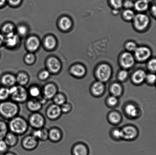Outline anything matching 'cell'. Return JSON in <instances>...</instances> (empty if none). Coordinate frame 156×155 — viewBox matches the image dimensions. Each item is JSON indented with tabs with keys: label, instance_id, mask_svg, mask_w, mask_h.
I'll return each mask as SVG.
<instances>
[{
	"label": "cell",
	"instance_id": "37",
	"mask_svg": "<svg viewBox=\"0 0 156 155\" xmlns=\"http://www.w3.org/2000/svg\"><path fill=\"white\" fill-rule=\"evenodd\" d=\"M50 73L47 70L41 71L38 75V78L41 81L44 82L48 80L50 77Z\"/></svg>",
	"mask_w": 156,
	"mask_h": 155
},
{
	"label": "cell",
	"instance_id": "16",
	"mask_svg": "<svg viewBox=\"0 0 156 155\" xmlns=\"http://www.w3.org/2000/svg\"><path fill=\"white\" fill-rule=\"evenodd\" d=\"M135 54L137 60L143 61L147 60L150 57L151 52L149 48L144 47L137 48L135 50Z\"/></svg>",
	"mask_w": 156,
	"mask_h": 155
},
{
	"label": "cell",
	"instance_id": "22",
	"mask_svg": "<svg viewBox=\"0 0 156 155\" xmlns=\"http://www.w3.org/2000/svg\"><path fill=\"white\" fill-rule=\"evenodd\" d=\"M70 72L74 76L80 77L85 75L86 70L85 68L82 65H76L72 67Z\"/></svg>",
	"mask_w": 156,
	"mask_h": 155
},
{
	"label": "cell",
	"instance_id": "7",
	"mask_svg": "<svg viewBox=\"0 0 156 155\" xmlns=\"http://www.w3.org/2000/svg\"><path fill=\"white\" fill-rule=\"evenodd\" d=\"M39 141L31 134L26 135L21 140L20 145L23 149L32 151L36 149L39 145Z\"/></svg>",
	"mask_w": 156,
	"mask_h": 155
},
{
	"label": "cell",
	"instance_id": "39",
	"mask_svg": "<svg viewBox=\"0 0 156 155\" xmlns=\"http://www.w3.org/2000/svg\"><path fill=\"white\" fill-rule=\"evenodd\" d=\"M118 102V100L117 97L113 95L108 97L107 100L108 104L111 107H114L116 106Z\"/></svg>",
	"mask_w": 156,
	"mask_h": 155
},
{
	"label": "cell",
	"instance_id": "31",
	"mask_svg": "<svg viewBox=\"0 0 156 155\" xmlns=\"http://www.w3.org/2000/svg\"><path fill=\"white\" fill-rule=\"evenodd\" d=\"M110 89L111 93L115 96L118 97L122 95V86L118 83H113L111 86Z\"/></svg>",
	"mask_w": 156,
	"mask_h": 155
},
{
	"label": "cell",
	"instance_id": "8",
	"mask_svg": "<svg viewBox=\"0 0 156 155\" xmlns=\"http://www.w3.org/2000/svg\"><path fill=\"white\" fill-rule=\"evenodd\" d=\"M63 133L62 130L57 126L52 127L48 129V140L52 143H59L63 138Z\"/></svg>",
	"mask_w": 156,
	"mask_h": 155
},
{
	"label": "cell",
	"instance_id": "32",
	"mask_svg": "<svg viewBox=\"0 0 156 155\" xmlns=\"http://www.w3.org/2000/svg\"><path fill=\"white\" fill-rule=\"evenodd\" d=\"M134 6L136 10L139 11H143L147 9L149 2L148 0H139L135 3Z\"/></svg>",
	"mask_w": 156,
	"mask_h": 155
},
{
	"label": "cell",
	"instance_id": "20",
	"mask_svg": "<svg viewBox=\"0 0 156 155\" xmlns=\"http://www.w3.org/2000/svg\"><path fill=\"white\" fill-rule=\"evenodd\" d=\"M121 62L124 67L128 68L131 67L133 65L134 59L130 53L125 52L122 56Z\"/></svg>",
	"mask_w": 156,
	"mask_h": 155
},
{
	"label": "cell",
	"instance_id": "14",
	"mask_svg": "<svg viewBox=\"0 0 156 155\" xmlns=\"http://www.w3.org/2000/svg\"><path fill=\"white\" fill-rule=\"evenodd\" d=\"M122 139L126 140H131L134 139L137 135L136 129L132 126H128L122 129Z\"/></svg>",
	"mask_w": 156,
	"mask_h": 155
},
{
	"label": "cell",
	"instance_id": "23",
	"mask_svg": "<svg viewBox=\"0 0 156 155\" xmlns=\"http://www.w3.org/2000/svg\"><path fill=\"white\" fill-rule=\"evenodd\" d=\"M105 89V86L103 83L99 81L96 82L93 85L91 90L93 95L98 96L103 93Z\"/></svg>",
	"mask_w": 156,
	"mask_h": 155
},
{
	"label": "cell",
	"instance_id": "56",
	"mask_svg": "<svg viewBox=\"0 0 156 155\" xmlns=\"http://www.w3.org/2000/svg\"><path fill=\"white\" fill-rule=\"evenodd\" d=\"M118 13V12L117 11V10H116L115 11H114V13H115V14H117Z\"/></svg>",
	"mask_w": 156,
	"mask_h": 155
},
{
	"label": "cell",
	"instance_id": "50",
	"mask_svg": "<svg viewBox=\"0 0 156 155\" xmlns=\"http://www.w3.org/2000/svg\"><path fill=\"white\" fill-rule=\"evenodd\" d=\"M37 99L39 100V102L41 103V104H42L43 106L45 105L46 104H47V103L49 101L46 99L44 98L42 95H41L40 97L37 98Z\"/></svg>",
	"mask_w": 156,
	"mask_h": 155
},
{
	"label": "cell",
	"instance_id": "3",
	"mask_svg": "<svg viewBox=\"0 0 156 155\" xmlns=\"http://www.w3.org/2000/svg\"><path fill=\"white\" fill-rule=\"evenodd\" d=\"M10 99L18 104L26 103L30 98L26 86L16 84L9 88Z\"/></svg>",
	"mask_w": 156,
	"mask_h": 155
},
{
	"label": "cell",
	"instance_id": "34",
	"mask_svg": "<svg viewBox=\"0 0 156 155\" xmlns=\"http://www.w3.org/2000/svg\"><path fill=\"white\" fill-rule=\"evenodd\" d=\"M108 120L112 123H118L121 120V116L120 113L117 112H111L108 115Z\"/></svg>",
	"mask_w": 156,
	"mask_h": 155
},
{
	"label": "cell",
	"instance_id": "1",
	"mask_svg": "<svg viewBox=\"0 0 156 155\" xmlns=\"http://www.w3.org/2000/svg\"><path fill=\"white\" fill-rule=\"evenodd\" d=\"M20 108L19 104L9 99L0 102V117L8 121L19 115Z\"/></svg>",
	"mask_w": 156,
	"mask_h": 155
},
{
	"label": "cell",
	"instance_id": "25",
	"mask_svg": "<svg viewBox=\"0 0 156 155\" xmlns=\"http://www.w3.org/2000/svg\"><path fill=\"white\" fill-rule=\"evenodd\" d=\"M51 101L55 104L61 106L67 102V97L64 93L59 91L53 97Z\"/></svg>",
	"mask_w": 156,
	"mask_h": 155
},
{
	"label": "cell",
	"instance_id": "18",
	"mask_svg": "<svg viewBox=\"0 0 156 155\" xmlns=\"http://www.w3.org/2000/svg\"><path fill=\"white\" fill-rule=\"evenodd\" d=\"M30 98L37 99L42 95V87L37 84H33L27 88Z\"/></svg>",
	"mask_w": 156,
	"mask_h": 155
},
{
	"label": "cell",
	"instance_id": "51",
	"mask_svg": "<svg viewBox=\"0 0 156 155\" xmlns=\"http://www.w3.org/2000/svg\"><path fill=\"white\" fill-rule=\"evenodd\" d=\"M133 3L131 1H126L124 3L125 7L127 8H131L133 7Z\"/></svg>",
	"mask_w": 156,
	"mask_h": 155
},
{
	"label": "cell",
	"instance_id": "58",
	"mask_svg": "<svg viewBox=\"0 0 156 155\" xmlns=\"http://www.w3.org/2000/svg\"><path fill=\"white\" fill-rule=\"evenodd\" d=\"M0 155H1V154H0Z\"/></svg>",
	"mask_w": 156,
	"mask_h": 155
},
{
	"label": "cell",
	"instance_id": "2",
	"mask_svg": "<svg viewBox=\"0 0 156 155\" xmlns=\"http://www.w3.org/2000/svg\"><path fill=\"white\" fill-rule=\"evenodd\" d=\"M7 123L9 131L18 136L25 134L30 127L27 120L19 115L12 118Z\"/></svg>",
	"mask_w": 156,
	"mask_h": 155
},
{
	"label": "cell",
	"instance_id": "45",
	"mask_svg": "<svg viewBox=\"0 0 156 155\" xmlns=\"http://www.w3.org/2000/svg\"><path fill=\"white\" fill-rule=\"evenodd\" d=\"M128 76V72L127 71L125 70H122L119 72L118 78L120 81H124L127 78Z\"/></svg>",
	"mask_w": 156,
	"mask_h": 155
},
{
	"label": "cell",
	"instance_id": "11",
	"mask_svg": "<svg viewBox=\"0 0 156 155\" xmlns=\"http://www.w3.org/2000/svg\"><path fill=\"white\" fill-rule=\"evenodd\" d=\"M30 134L39 142H46L48 140V129L45 127L40 129H33Z\"/></svg>",
	"mask_w": 156,
	"mask_h": 155
},
{
	"label": "cell",
	"instance_id": "17",
	"mask_svg": "<svg viewBox=\"0 0 156 155\" xmlns=\"http://www.w3.org/2000/svg\"><path fill=\"white\" fill-rule=\"evenodd\" d=\"M71 155H88L89 150L86 146L82 143L75 144L71 150Z\"/></svg>",
	"mask_w": 156,
	"mask_h": 155
},
{
	"label": "cell",
	"instance_id": "35",
	"mask_svg": "<svg viewBox=\"0 0 156 155\" xmlns=\"http://www.w3.org/2000/svg\"><path fill=\"white\" fill-rule=\"evenodd\" d=\"M45 46L48 49H53L56 46V41L53 36H48L46 38L45 40Z\"/></svg>",
	"mask_w": 156,
	"mask_h": 155
},
{
	"label": "cell",
	"instance_id": "26",
	"mask_svg": "<svg viewBox=\"0 0 156 155\" xmlns=\"http://www.w3.org/2000/svg\"><path fill=\"white\" fill-rule=\"evenodd\" d=\"M40 45L39 39L35 36H31L29 38L27 42V45L30 51H34L37 49Z\"/></svg>",
	"mask_w": 156,
	"mask_h": 155
},
{
	"label": "cell",
	"instance_id": "43",
	"mask_svg": "<svg viewBox=\"0 0 156 155\" xmlns=\"http://www.w3.org/2000/svg\"><path fill=\"white\" fill-rule=\"evenodd\" d=\"M111 2L113 7L116 9L121 8L123 5L122 0H111Z\"/></svg>",
	"mask_w": 156,
	"mask_h": 155
},
{
	"label": "cell",
	"instance_id": "55",
	"mask_svg": "<svg viewBox=\"0 0 156 155\" xmlns=\"http://www.w3.org/2000/svg\"><path fill=\"white\" fill-rule=\"evenodd\" d=\"M6 1V0H0V6L3 5L5 4Z\"/></svg>",
	"mask_w": 156,
	"mask_h": 155
},
{
	"label": "cell",
	"instance_id": "41",
	"mask_svg": "<svg viewBox=\"0 0 156 155\" xmlns=\"http://www.w3.org/2000/svg\"><path fill=\"white\" fill-rule=\"evenodd\" d=\"M124 16L126 19L128 20H131L133 19L135 15L134 12L133 11L128 10L125 11L123 13Z\"/></svg>",
	"mask_w": 156,
	"mask_h": 155
},
{
	"label": "cell",
	"instance_id": "49",
	"mask_svg": "<svg viewBox=\"0 0 156 155\" xmlns=\"http://www.w3.org/2000/svg\"><path fill=\"white\" fill-rule=\"evenodd\" d=\"M156 61L155 59H153L149 62V67L151 71H155L156 69Z\"/></svg>",
	"mask_w": 156,
	"mask_h": 155
},
{
	"label": "cell",
	"instance_id": "44",
	"mask_svg": "<svg viewBox=\"0 0 156 155\" xmlns=\"http://www.w3.org/2000/svg\"><path fill=\"white\" fill-rule=\"evenodd\" d=\"M25 60L26 63L29 64H31L34 62L35 57L33 54L30 53L26 55L25 58Z\"/></svg>",
	"mask_w": 156,
	"mask_h": 155
},
{
	"label": "cell",
	"instance_id": "36",
	"mask_svg": "<svg viewBox=\"0 0 156 155\" xmlns=\"http://www.w3.org/2000/svg\"><path fill=\"white\" fill-rule=\"evenodd\" d=\"M61 110H62V114H67L69 113L73 109V106L71 103L66 102L64 103L62 106H60Z\"/></svg>",
	"mask_w": 156,
	"mask_h": 155
},
{
	"label": "cell",
	"instance_id": "57",
	"mask_svg": "<svg viewBox=\"0 0 156 155\" xmlns=\"http://www.w3.org/2000/svg\"><path fill=\"white\" fill-rule=\"evenodd\" d=\"M34 153H36V152H34ZM27 154H29V153H27ZM23 155H24V154H23Z\"/></svg>",
	"mask_w": 156,
	"mask_h": 155
},
{
	"label": "cell",
	"instance_id": "53",
	"mask_svg": "<svg viewBox=\"0 0 156 155\" xmlns=\"http://www.w3.org/2000/svg\"><path fill=\"white\" fill-rule=\"evenodd\" d=\"M2 155H17V154L15 152H14L13 151L9 150V151Z\"/></svg>",
	"mask_w": 156,
	"mask_h": 155
},
{
	"label": "cell",
	"instance_id": "42",
	"mask_svg": "<svg viewBox=\"0 0 156 155\" xmlns=\"http://www.w3.org/2000/svg\"><path fill=\"white\" fill-rule=\"evenodd\" d=\"M112 136L114 138L117 139H122V133L121 130L115 129L112 132Z\"/></svg>",
	"mask_w": 156,
	"mask_h": 155
},
{
	"label": "cell",
	"instance_id": "10",
	"mask_svg": "<svg viewBox=\"0 0 156 155\" xmlns=\"http://www.w3.org/2000/svg\"><path fill=\"white\" fill-rule=\"evenodd\" d=\"M134 23L136 28L139 30H143L147 27L149 23V18L146 15L139 14L134 18Z\"/></svg>",
	"mask_w": 156,
	"mask_h": 155
},
{
	"label": "cell",
	"instance_id": "15",
	"mask_svg": "<svg viewBox=\"0 0 156 155\" xmlns=\"http://www.w3.org/2000/svg\"><path fill=\"white\" fill-rule=\"evenodd\" d=\"M48 71L53 74L58 73L61 69L60 62L57 59L51 57L48 59L47 62Z\"/></svg>",
	"mask_w": 156,
	"mask_h": 155
},
{
	"label": "cell",
	"instance_id": "6",
	"mask_svg": "<svg viewBox=\"0 0 156 155\" xmlns=\"http://www.w3.org/2000/svg\"><path fill=\"white\" fill-rule=\"evenodd\" d=\"M58 92V86L53 82L45 83L42 86V95L48 101H51Z\"/></svg>",
	"mask_w": 156,
	"mask_h": 155
},
{
	"label": "cell",
	"instance_id": "5",
	"mask_svg": "<svg viewBox=\"0 0 156 155\" xmlns=\"http://www.w3.org/2000/svg\"><path fill=\"white\" fill-rule=\"evenodd\" d=\"M47 119L51 121H56L60 119L62 115L60 106L52 103L48 105L45 110Z\"/></svg>",
	"mask_w": 156,
	"mask_h": 155
},
{
	"label": "cell",
	"instance_id": "28",
	"mask_svg": "<svg viewBox=\"0 0 156 155\" xmlns=\"http://www.w3.org/2000/svg\"><path fill=\"white\" fill-rule=\"evenodd\" d=\"M18 42V38L16 35L13 32L8 33L6 36L5 42L8 46L13 47L16 45Z\"/></svg>",
	"mask_w": 156,
	"mask_h": 155
},
{
	"label": "cell",
	"instance_id": "38",
	"mask_svg": "<svg viewBox=\"0 0 156 155\" xmlns=\"http://www.w3.org/2000/svg\"><path fill=\"white\" fill-rule=\"evenodd\" d=\"M10 148L4 139L0 140V154H4L9 151Z\"/></svg>",
	"mask_w": 156,
	"mask_h": 155
},
{
	"label": "cell",
	"instance_id": "40",
	"mask_svg": "<svg viewBox=\"0 0 156 155\" xmlns=\"http://www.w3.org/2000/svg\"><path fill=\"white\" fill-rule=\"evenodd\" d=\"M13 25L11 24L8 23L5 24L2 28V31L4 33L8 34V33L13 32Z\"/></svg>",
	"mask_w": 156,
	"mask_h": 155
},
{
	"label": "cell",
	"instance_id": "4",
	"mask_svg": "<svg viewBox=\"0 0 156 155\" xmlns=\"http://www.w3.org/2000/svg\"><path fill=\"white\" fill-rule=\"evenodd\" d=\"M27 121L29 126L33 129H40L45 127L46 122L45 116L40 112L31 113Z\"/></svg>",
	"mask_w": 156,
	"mask_h": 155
},
{
	"label": "cell",
	"instance_id": "29",
	"mask_svg": "<svg viewBox=\"0 0 156 155\" xmlns=\"http://www.w3.org/2000/svg\"><path fill=\"white\" fill-rule=\"evenodd\" d=\"M9 131L8 123L5 120L0 119V140L4 139Z\"/></svg>",
	"mask_w": 156,
	"mask_h": 155
},
{
	"label": "cell",
	"instance_id": "19",
	"mask_svg": "<svg viewBox=\"0 0 156 155\" xmlns=\"http://www.w3.org/2000/svg\"><path fill=\"white\" fill-rule=\"evenodd\" d=\"M9 148H14L17 146L19 143V136L15 133L9 131L4 139Z\"/></svg>",
	"mask_w": 156,
	"mask_h": 155
},
{
	"label": "cell",
	"instance_id": "27",
	"mask_svg": "<svg viewBox=\"0 0 156 155\" xmlns=\"http://www.w3.org/2000/svg\"><path fill=\"white\" fill-rule=\"evenodd\" d=\"M125 110L126 114L130 117L135 118L138 115V108L133 104H127Z\"/></svg>",
	"mask_w": 156,
	"mask_h": 155
},
{
	"label": "cell",
	"instance_id": "21",
	"mask_svg": "<svg viewBox=\"0 0 156 155\" xmlns=\"http://www.w3.org/2000/svg\"><path fill=\"white\" fill-rule=\"evenodd\" d=\"M16 84L22 86H27L30 81L28 74L24 72L18 73L16 76Z\"/></svg>",
	"mask_w": 156,
	"mask_h": 155
},
{
	"label": "cell",
	"instance_id": "9",
	"mask_svg": "<svg viewBox=\"0 0 156 155\" xmlns=\"http://www.w3.org/2000/svg\"><path fill=\"white\" fill-rule=\"evenodd\" d=\"M112 70L111 67L107 64H102L98 68L96 75L99 81L103 83L108 81L111 77Z\"/></svg>",
	"mask_w": 156,
	"mask_h": 155
},
{
	"label": "cell",
	"instance_id": "12",
	"mask_svg": "<svg viewBox=\"0 0 156 155\" xmlns=\"http://www.w3.org/2000/svg\"><path fill=\"white\" fill-rule=\"evenodd\" d=\"M16 84V76L10 73L4 74L0 78V86L10 88Z\"/></svg>",
	"mask_w": 156,
	"mask_h": 155
},
{
	"label": "cell",
	"instance_id": "47",
	"mask_svg": "<svg viewBox=\"0 0 156 155\" xmlns=\"http://www.w3.org/2000/svg\"><path fill=\"white\" fill-rule=\"evenodd\" d=\"M147 81L150 84H153L155 83L156 80V76L154 74H149L146 76V79Z\"/></svg>",
	"mask_w": 156,
	"mask_h": 155
},
{
	"label": "cell",
	"instance_id": "13",
	"mask_svg": "<svg viewBox=\"0 0 156 155\" xmlns=\"http://www.w3.org/2000/svg\"><path fill=\"white\" fill-rule=\"evenodd\" d=\"M25 103L27 110L30 113L40 112L43 106L37 99L30 98Z\"/></svg>",
	"mask_w": 156,
	"mask_h": 155
},
{
	"label": "cell",
	"instance_id": "54",
	"mask_svg": "<svg viewBox=\"0 0 156 155\" xmlns=\"http://www.w3.org/2000/svg\"><path fill=\"white\" fill-rule=\"evenodd\" d=\"M4 36L0 33V45H1L4 42Z\"/></svg>",
	"mask_w": 156,
	"mask_h": 155
},
{
	"label": "cell",
	"instance_id": "30",
	"mask_svg": "<svg viewBox=\"0 0 156 155\" xmlns=\"http://www.w3.org/2000/svg\"><path fill=\"white\" fill-rule=\"evenodd\" d=\"M9 88L0 86V102L10 99Z\"/></svg>",
	"mask_w": 156,
	"mask_h": 155
},
{
	"label": "cell",
	"instance_id": "33",
	"mask_svg": "<svg viewBox=\"0 0 156 155\" xmlns=\"http://www.w3.org/2000/svg\"><path fill=\"white\" fill-rule=\"evenodd\" d=\"M59 25L62 30H68L71 27L72 22L69 18L67 17H64L60 20Z\"/></svg>",
	"mask_w": 156,
	"mask_h": 155
},
{
	"label": "cell",
	"instance_id": "24",
	"mask_svg": "<svg viewBox=\"0 0 156 155\" xmlns=\"http://www.w3.org/2000/svg\"><path fill=\"white\" fill-rule=\"evenodd\" d=\"M146 76L144 71L142 70H139L136 71L133 74V81L136 84H140L146 80Z\"/></svg>",
	"mask_w": 156,
	"mask_h": 155
},
{
	"label": "cell",
	"instance_id": "46",
	"mask_svg": "<svg viewBox=\"0 0 156 155\" xmlns=\"http://www.w3.org/2000/svg\"><path fill=\"white\" fill-rule=\"evenodd\" d=\"M126 48L129 51H135L136 49V45L133 42H129L126 44Z\"/></svg>",
	"mask_w": 156,
	"mask_h": 155
},
{
	"label": "cell",
	"instance_id": "52",
	"mask_svg": "<svg viewBox=\"0 0 156 155\" xmlns=\"http://www.w3.org/2000/svg\"><path fill=\"white\" fill-rule=\"evenodd\" d=\"M10 4L13 5H16L20 2L21 0H9Z\"/></svg>",
	"mask_w": 156,
	"mask_h": 155
},
{
	"label": "cell",
	"instance_id": "48",
	"mask_svg": "<svg viewBox=\"0 0 156 155\" xmlns=\"http://www.w3.org/2000/svg\"><path fill=\"white\" fill-rule=\"evenodd\" d=\"M27 29L24 26H20L18 28V33L21 35H24L27 32Z\"/></svg>",
	"mask_w": 156,
	"mask_h": 155
}]
</instances>
